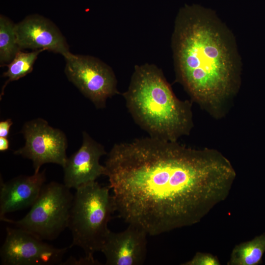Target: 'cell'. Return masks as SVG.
<instances>
[{
  "instance_id": "cell-12",
  "label": "cell",
  "mask_w": 265,
  "mask_h": 265,
  "mask_svg": "<svg viewBox=\"0 0 265 265\" xmlns=\"http://www.w3.org/2000/svg\"><path fill=\"white\" fill-rule=\"evenodd\" d=\"M46 180L45 170L31 176H19L0 181V219L5 214L31 207L37 199Z\"/></svg>"
},
{
  "instance_id": "cell-11",
  "label": "cell",
  "mask_w": 265,
  "mask_h": 265,
  "mask_svg": "<svg viewBox=\"0 0 265 265\" xmlns=\"http://www.w3.org/2000/svg\"><path fill=\"white\" fill-rule=\"evenodd\" d=\"M146 232L132 224L124 231H110L101 251L106 265H141L147 254Z\"/></svg>"
},
{
  "instance_id": "cell-1",
  "label": "cell",
  "mask_w": 265,
  "mask_h": 265,
  "mask_svg": "<svg viewBox=\"0 0 265 265\" xmlns=\"http://www.w3.org/2000/svg\"><path fill=\"white\" fill-rule=\"evenodd\" d=\"M105 166L115 211L150 236L199 222L227 198L236 177L216 150L151 136L114 144Z\"/></svg>"
},
{
  "instance_id": "cell-9",
  "label": "cell",
  "mask_w": 265,
  "mask_h": 265,
  "mask_svg": "<svg viewBox=\"0 0 265 265\" xmlns=\"http://www.w3.org/2000/svg\"><path fill=\"white\" fill-rule=\"evenodd\" d=\"M17 43L21 50L29 48L43 49L62 55L65 59L74 54L70 50L65 37L50 20L34 14L15 24Z\"/></svg>"
},
{
  "instance_id": "cell-18",
  "label": "cell",
  "mask_w": 265,
  "mask_h": 265,
  "mask_svg": "<svg viewBox=\"0 0 265 265\" xmlns=\"http://www.w3.org/2000/svg\"><path fill=\"white\" fill-rule=\"evenodd\" d=\"M12 125V122L10 119L0 122V137H7Z\"/></svg>"
},
{
  "instance_id": "cell-4",
  "label": "cell",
  "mask_w": 265,
  "mask_h": 265,
  "mask_svg": "<svg viewBox=\"0 0 265 265\" xmlns=\"http://www.w3.org/2000/svg\"><path fill=\"white\" fill-rule=\"evenodd\" d=\"M110 189L95 181L79 186L74 195L68 225L72 236L70 247H80L88 258L94 259L101 251L110 231L107 225L115 208Z\"/></svg>"
},
{
  "instance_id": "cell-2",
  "label": "cell",
  "mask_w": 265,
  "mask_h": 265,
  "mask_svg": "<svg viewBox=\"0 0 265 265\" xmlns=\"http://www.w3.org/2000/svg\"><path fill=\"white\" fill-rule=\"evenodd\" d=\"M231 34L207 10H181L172 37L177 80L190 97L212 111L233 92L238 60Z\"/></svg>"
},
{
  "instance_id": "cell-16",
  "label": "cell",
  "mask_w": 265,
  "mask_h": 265,
  "mask_svg": "<svg viewBox=\"0 0 265 265\" xmlns=\"http://www.w3.org/2000/svg\"><path fill=\"white\" fill-rule=\"evenodd\" d=\"M182 265H220V263L216 256H215L211 254L197 252L191 260L182 264Z\"/></svg>"
},
{
  "instance_id": "cell-7",
  "label": "cell",
  "mask_w": 265,
  "mask_h": 265,
  "mask_svg": "<svg viewBox=\"0 0 265 265\" xmlns=\"http://www.w3.org/2000/svg\"><path fill=\"white\" fill-rule=\"evenodd\" d=\"M22 132L26 143L14 154L32 160L34 172L45 163H53L62 166L67 160V139L63 132L50 126L41 118L28 121Z\"/></svg>"
},
{
  "instance_id": "cell-8",
  "label": "cell",
  "mask_w": 265,
  "mask_h": 265,
  "mask_svg": "<svg viewBox=\"0 0 265 265\" xmlns=\"http://www.w3.org/2000/svg\"><path fill=\"white\" fill-rule=\"evenodd\" d=\"M68 247L57 248L32 233L17 227H7L0 248L2 265H53L60 264Z\"/></svg>"
},
{
  "instance_id": "cell-13",
  "label": "cell",
  "mask_w": 265,
  "mask_h": 265,
  "mask_svg": "<svg viewBox=\"0 0 265 265\" xmlns=\"http://www.w3.org/2000/svg\"><path fill=\"white\" fill-rule=\"evenodd\" d=\"M265 252V234L240 243L234 248L228 262L229 265H258L262 262Z\"/></svg>"
},
{
  "instance_id": "cell-3",
  "label": "cell",
  "mask_w": 265,
  "mask_h": 265,
  "mask_svg": "<svg viewBox=\"0 0 265 265\" xmlns=\"http://www.w3.org/2000/svg\"><path fill=\"white\" fill-rule=\"evenodd\" d=\"M123 96L135 122L150 136L177 141L190 132L193 125L190 103L176 97L156 65H135Z\"/></svg>"
},
{
  "instance_id": "cell-19",
  "label": "cell",
  "mask_w": 265,
  "mask_h": 265,
  "mask_svg": "<svg viewBox=\"0 0 265 265\" xmlns=\"http://www.w3.org/2000/svg\"><path fill=\"white\" fill-rule=\"evenodd\" d=\"M9 141L6 137H0V151H5L9 148Z\"/></svg>"
},
{
  "instance_id": "cell-6",
  "label": "cell",
  "mask_w": 265,
  "mask_h": 265,
  "mask_svg": "<svg viewBox=\"0 0 265 265\" xmlns=\"http://www.w3.org/2000/svg\"><path fill=\"white\" fill-rule=\"evenodd\" d=\"M65 59L64 72L68 79L96 108L105 107L107 99L119 93L113 70L98 58L73 54Z\"/></svg>"
},
{
  "instance_id": "cell-10",
  "label": "cell",
  "mask_w": 265,
  "mask_h": 265,
  "mask_svg": "<svg viewBox=\"0 0 265 265\" xmlns=\"http://www.w3.org/2000/svg\"><path fill=\"white\" fill-rule=\"evenodd\" d=\"M80 149L67 159L64 169V184L68 188L79 186L95 181L105 175L106 168L100 163L101 157L106 154L104 147L84 132Z\"/></svg>"
},
{
  "instance_id": "cell-17",
  "label": "cell",
  "mask_w": 265,
  "mask_h": 265,
  "mask_svg": "<svg viewBox=\"0 0 265 265\" xmlns=\"http://www.w3.org/2000/svg\"><path fill=\"white\" fill-rule=\"evenodd\" d=\"M61 265H100L101 264L94 259H90L86 257L76 260L70 257L66 261L61 262Z\"/></svg>"
},
{
  "instance_id": "cell-14",
  "label": "cell",
  "mask_w": 265,
  "mask_h": 265,
  "mask_svg": "<svg viewBox=\"0 0 265 265\" xmlns=\"http://www.w3.org/2000/svg\"><path fill=\"white\" fill-rule=\"evenodd\" d=\"M44 51L43 49H39L25 53L20 50L16 53L13 60L7 65V70L3 74V77L8 78V80L1 89L0 99L3 94L4 88L9 82L18 80L32 71L38 55Z\"/></svg>"
},
{
  "instance_id": "cell-15",
  "label": "cell",
  "mask_w": 265,
  "mask_h": 265,
  "mask_svg": "<svg viewBox=\"0 0 265 265\" xmlns=\"http://www.w3.org/2000/svg\"><path fill=\"white\" fill-rule=\"evenodd\" d=\"M21 50L17 43L15 24L6 16H0V66L10 63Z\"/></svg>"
},
{
  "instance_id": "cell-5",
  "label": "cell",
  "mask_w": 265,
  "mask_h": 265,
  "mask_svg": "<svg viewBox=\"0 0 265 265\" xmlns=\"http://www.w3.org/2000/svg\"><path fill=\"white\" fill-rule=\"evenodd\" d=\"M74 195L64 184H45L36 201L22 219L5 217L2 221L14 224L44 240H53L66 228Z\"/></svg>"
}]
</instances>
